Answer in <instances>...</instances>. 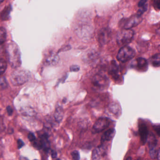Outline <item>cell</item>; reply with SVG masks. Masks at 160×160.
I'll return each instance as SVG.
<instances>
[{
	"mask_svg": "<svg viewBox=\"0 0 160 160\" xmlns=\"http://www.w3.org/2000/svg\"><path fill=\"white\" fill-rule=\"evenodd\" d=\"M135 54V52L132 48L126 45L123 46L119 50L117 54V58L119 62L126 63L132 59Z\"/></svg>",
	"mask_w": 160,
	"mask_h": 160,
	"instance_id": "5",
	"label": "cell"
},
{
	"mask_svg": "<svg viewBox=\"0 0 160 160\" xmlns=\"http://www.w3.org/2000/svg\"><path fill=\"white\" fill-rule=\"evenodd\" d=\"M147 141H148V145L149 149L150 155L152 159H154L156 157L157 153V151L156 150L157 139L153 134H151Z\"/></svg>",
	"mask_w": 160,
	"mask_h": 160,
	"instance_id": "9",
	"label": "cell"
},
{
	"mask_svg": "<svg viewBox=\"0 0 160 160\" xmlns=\"http://www.w3.org/2000/svg\"><path fill=\"white\" fill-rule=\"evenodd\" d=\"M59 57L57 54L54 53H51L46 58V62L49 65H54L58 63Z\"/></svg>",
	"mask_w": 160,
	"mask_h": 160,
	"instance_id": "14",
	"label": "cell"
},
{
	"mask_svg": "<svg viewBox=\"0 0 160 160\" xmlns=\"http://www.w3.org/2000/svg\"><path fill=\"white\" fill-rule=\"evenodd\" d=\"M9 63L12 67L16 68L20 66V52L18 46L15 44L11 43L8 45L7 48Z\"/></svg>",
	"mask_w": 160,
	"mask_h": 160,
	"instance_id": "1",
	"label": "cell"
},
{
	"mask_svg": "<svg viewBox=\"0 0 160 160\" xmlns=\"http://www.w3.org/2000/svg\"><path fill=\"white\" fill-rule=\"evenodd\" d=\"M64 116V110L62 107L58 106L57 108L54 112L55 119L56 122L60 123L63 120Z\"/></svg>",
	"mask_w": 160,
	"mask_h": 160,
	"instance_id": "17",
	"label": "cell"
},
{
	"mask_svg": "<svg viewBox=\"0 0 160 160\" xmlns=\"http://www.w3.org/2000/svg\"><path fill=\"white\" fill-rule=\"evenodd\" d=\"M126 160H132V158L131 157H128Z\"/></svg>",
	"mask_w": 160,
	"mask_h": 160,
	"instance_id": "37",
	"label": "cell"
},
{
	"mask_svg": "<svg viewBox=\"0 0 160 160\" xmlns=\"http://www.w3.org/2000/svg\"><path fill=\"white\" fill-rule=\"evenodd\" d=\"M134 34V32L131 29H124L121 30L117 34V43L119 45L126 46L132 41Z\"/></svg>",
	"mask_w": 160,
	"mask_h": 160,
	"instance_id": "4",
	"label": "cell"
},
{
	"mask_svg": "<svg viewBox=\"0 0 160 160\" xmlns=\"http://www.w3.org/2000/svg\"><path fill=\"white\" fill-rule=\"evenodd\" d=\"M51 156H52V158H55L57 156V154L56 152L54 150H52L51 151Z\"/></svg>",
	"mask_w": 160,
	"mask_h": 160,
	"instance_id": "33",
	"label": "cell"
},
{
	"mask_svg": "<svg viewBox=\"0 0 160 160\" xmlns=\"http://www.w3.org/2000/svg\"><path fill=\"white\" fill-rule=\"evenodd\" d=\"M114 132L115 130L113 128L109 129L105 132L101 137V142H104L111 140L114 136Z\"/></svg>",
	"mask_w": 160,
	"mask_h": 160,
	"instance_id": "15",
	"label": "cell"
},
{
	"mask_svg": "<svg viewBox=\"0 0 160 160\" xmlns=\"http://www.w3.org/2000/svg\"><path fill=\"white\" fill-rule=\"evenodd\" d=\"M151 63L154 67L160 66V54H157L153 56L150 58Z\"/></svg>",
	"mask_w": 160,
	"mask_h": 160,
	"instance_id": "18",
	"label": "cell"
},
{
	"mask_svg": "<svg viewBox=\"0 0 160 160\" xmlns=\"http://www.w3.org/2000/svg\"><path fill=\"white\" fill-rule=\"evenodd\" d=\"M142 20L141 16L136 14L124 20L121 25L124 29H131L140 24Z\"/></svg>",
	"mask_w": 160,
	"mask_h": 160,
	"instance_id": "7",
	"label": "cell"
},
{
	"mask_svg": "<svg viewBox=\"0 0 160 160\" xmlns=\"http://www.w3.org/2000/svg\"><path fill=\"white\" fill-rule=\"evenodd\" d=\"M109 81L107 76L102 73H99L93 77L92 84L94 89L96 90H103L109 86Z\"/></svg>",
	"mask_w": 160,
	"mask_h": 160,
	"instance_id": "2",
	"label": "cell"
},
{
	"mask_svg": "<svg viewBox=\"0 0 160 160\" xmlns=\"http://www.w3.org/2000/svg\"><path fill=\"white\" fill-rule=\"evenodd\" d=\"M156 157H157V160H160V148L159 149V150L157 151V155H156Z\"/></svg>",
	"mask_w": 160,
	"mask_h": 160,
	"instance_id": "34",
	"label": "cell"
},
{
	"mask_svg": "<svg viewBox=\"0 0 160 160\" xmlns=\"http://www.w3.org/2000/svg\"><path fill=\"white\" fill-rule=\"evenodd\" d=\"M110 125V120L106 118H100L97 120L92 128V133H99L106 129Z\"/></svg>",
	"mask_w": 160,
	"mask_h": 160,
	"instance_id": "6",
	"label": "cell"
},
{
	"mask_svg": "<svg viewBox=\"0 0 160 160\" xmlns=\"http://www.w3.org/2000/svg\"><path fill=\"white\" fill-rule=\"evenodd\" d=\"M71 155L73 160H80V155L79 152L78 151L75 150L72 152Z\"/></svg>",
	"mask_w": 160,
	"mask_h": 160,
	"instance_id": "23",
	"label": "cell"
},
{
	"mask_svg": "<svg viewBox=\"0 0 160 160\" xmlns=\"http://www.w3.org/2000/svg\"><path fill=\"white\" fill-rule=\"evenodd\" d=\"M139 132L141 142L145 144L148 141L149 137V130L146 125L144 123H141L139 125Z\"/></svg>",
	"mask_w": 160,
	"mask_h": 160,
	"instance_id": "10",
	"label": "cell"
},
{
	"mask_svg": "<svg viewBox=\"0 0 160 160\" xmlns=\"http://www.w3.org/2000/svg\"><path fill=\"white\" fill-rule=\"evenodd\" d=\"M140 8H140V10L138 11L137 14L140 15V16H141V15H142L144 12L146 11V10H147V6L144 5V6L140 7Z\"/></svg>",
	"mask_w": 160,
	"mask_h": 160,
	"instance_id": "26",
	"label": "cell"
},
{
	"mask_svg": "<svg viewBox=\"0 0 160 160\" xmlns=\"http://www.w3.org/2000/svg\"><path fill=\"white\" fill-rule=\"evenodd\" d=\"M30 75L26 71L16 70L11 75V81L13 85L20 86L25 84L29 79Z\"/></svg>",
	"mask_w": 160,
	"mask_h": 160,
	"instance_id": "3",
	"label": "cell"
},
{
	"mask_svg": "<svg viewBox=\"0 0 160 160\" xmlns=\"http://www.w3.org/2000/svg\"><path fill=\"white\" fill-rule=\"evenodd\" d=\"M104 149L102 145L94 149L92 151V160H99L104 153Z\"/></svg>",
	"mask_w": 160,
	"mask_h": 160,
	"instance_id": "13",
	"label": "cell"
},
{
	"mask_svg": "<svg viewBox=\"0 0 160 160\" xmlns=\"http://www.w3.org/2000/svg\"><path fill=\"white\" fill-rule=\"evenodd\" d=\"M109 73L114 79L117 80L119 77V68L115 61L111 62L110 66Z\"/></svg>",
	"mask_w": 160,
	"mask_h": 160,
	"instance_id": "11",
	"label": "cell"
},
{
	"mask_svg": "<svg viewBox=\"0 0 160 160\" xmlns=\"http://www.w3.org/2000/svg\"><path fill=\"white\" fill-rule=\"evenodd\" d=\"M33 146L36 149L38 150H40L42 149V142L41 140L36 141V140L35 141H34Z\"/></svg>",
	"mask_w": 160,
	"mask_h": 160,
	"instance_id": "22",
	"label": "cell"
},
{
	"mask_svg": "<svg viewBox=\"0 0 160 160\" xmlns=\"http://www.w3.org/2000/svg\"><path fill=\"white\" fill-rule=\"evenodd\" d=\"M141 160V159H140V158H139V159H137V160Z\"/></svg>",
	"mask_w": 160,
	"mask_h": 160,
	"instance_id": "38",
	"label": "cell"
},
{
	"mask_svg": "<svg viewBox=\"0 0 160 160\" xmlns=\"http://www.w3.org/2000/svg\"><path fill=\"white\" fill-rule=\"evenodd\" d=\"M6 109H7V113H8V115H9V116H11V115H12L13 112L11 107V106H8L7 107Z\"/></svg>",
	"mask_w": 160,
	"mask_h": 160,
	"instance_id": "31",
	"label": "cell"
},
{
	"mask_svg": "<svg viewBox=\"0 0 160 160\" xmlns=\"http://www.w3.org/2000/svg\"><path fill=\"white\" fill-rule=\"evenodd\" d=\"M153 4L155 9L160 10V0H153Z\"/></svg>",
	"mask_w": 160,
	"mask_h": 160,
	"instance_id": "25",
	"label": "cell"
},
{
	"mask_svg": "<svg viewBox=\"0 0 160 160\" xmlns=\"http://www.w3.org/2000/svg\"></svg>",
	"mask_w": 160,
	"mask_h": 160,
	"instance_id": "40",
	"label": "cell"
},
{
	"mask_svg": "<svg viewBox=\"0 0 160 160\" xmlns=\"http://www.w3.org/2000/svg\"><path fill=\"white\" fill-rule=\"evenodd\" d=\"M17 148L18 149H21L22 147H24V141H23L21 139H18L17 140Z\"/></svg>",
	"mask_w": 160,
	"mask_h": 160,
	"instance_id": "30",
	"label": "cell"
},
{
	"mask_svg": "<svg viewBox=\"0 0 160 160\" xmlns=\"http://www.w3.org/2000/svg\"><path fill=\"white\" fill-rule=\"evenodd\" d=\"M8 82L5 77H0V90H4L8 87Z\"/></svg>",
	"mask_w": 160,
	"mask_h": 160,
	"instance_id": "21",
	"label": "cell"
},
{
	"mask_svg": "<svg viewBox=\"0 0 160 160\" xmlns=\"http://www.w3.org/2000/svg\"><path fill=\"white\" fill-rule=\"evenodd\" d=\"M7 67V62L4 59H0V76L6 71Z\"/></svg>",
	"mask_w": 160,
	"mask_h": 160,
	"instance_id": "20",
	"label": "cell"
},
{
	"mask_svg": "<svg viewBox=\"0 0 160 160\" xmlns=\"http://www.w3.org/2000/svg\"><path fill=\"white\" fill-rule=\"evenodd\" d=\"M111 32L108 28H105L101 29L98 34V42L101 45H105L110 41Z\"/></svg>",
	"mask_w": 160,
	"mask_h": 160,
	"instance_id": "8",
	"label": "cell"
},
{
	"mask_svg": "<svg viewBox=\"0 0 160 160\" xmlns=\"http://www.w3.org/2000/svg\"><path fill=\"white\" fill-rule=\"evenodd\" d=\"M56 160H60V159H57Z\"/></svg>",
	"mask_w": 160,
	"mask_h": 160,
	"instance_id": "39",
	"label": "cell"
},
{
	"mask_svg": "<svg viewBox=\"0 0 160 160\" xmlns=\"http://www.w3.org/2000/svg\"><path fill=\"white\" fill-rule=\"evenodd\" d=\"M80 68V67L79 66L76 65H72L70 67V71H72V72H78V71H79Z\"/></svg>",
	"mask_w": 160,
	"mask_h": 160,
	"instance_id": "28",
	"label": "cell"
},
{
	"mask_svg": "<svg viewBox=\"0 0 160 160\" xmlns=\"http://www.w3.org/2000/svg\"><path fill=\"white\" fill-rule=\"evenodd\" d=\"M19 160H29L28 158H26V157H24V156H20V158H19Z\"/></svg>",
	"mask_w": 160,
	"mask_h": 160,
	"instance_id": "35",
	"label": "cell"
},
{
	"mask_svg": "<svg viewBox=\"0 0 160 160\" xmlns=\"http://www.w3.org/2000/svg\"><path fill=\"white\" fill-rule=\"evenodd\" d=\"M28 139L31 142H33V141H35L36 140V138L34 134V133H32V132H30V133L28 134Z\"/></svg>",
	"mask_w": 160,
	"mask_h": 160,
	"instance_id": "27",
	"label": "cell"
},
{
	"mask_svg": "<svg viewBox=\"0 0 160 160\" xmlns=\"http://www.w3.org/2000/svg\"><path fill=\"white\" fill-rule=\"evenodd\" d=\"M156 33H157L159 36H160V27L156 30Z\"/></svg>",
	"mask_w": 160,
	"mask_h": 160,
	"instance_id": "36",
	"label": "cell"
},
{
	"mask_svg": "<svg viewBox=\"0 0 160 160\" xmlns=\"http://www.w3.org/2000/svg\"><path fill=\"white\" fill-rule=\"evenodd\" d=\"M147 1L148 0H140L139 3H138V6L139 7H141L144 6V5H145V3L147 2Z\"/></svg>",
	"mask_w": 160,
	"mask_h": 160,
	"instance_id": "32",
	"label": "cell"
},
{
	"mask_svg": "<svg viewBox=\"0 0 160 160\" xmlns=\"http://www.w3.org/2000/svg\"><path fill=\"white\" fill-rule=\"evenodd\" d=\"M117 108H118V107H117V105H115V104H111L110 106L109 107V110L110 112H112L113 113H117V112H118V110H117Z\"/></svg>",
	"mask_w": 160,
	"mask_h": 160,
	"instance_id": "24",
	"label": "cell"
},
{
	"mask_svg": "<svg viewBox=\"0 0 160 160\" xmlns=\"http://www.w3.org/2000/svg\"><path fill=\"white\" fill-rule=\"evenodd\" d=\"M7 32L3 27H0V45L6 41Z\"/></svg>",
	"mask_w": 160,
	"mask_h": 160,
	"instance_id": "19",
	"label": "cell"
},
{
	"mask_svg": "<svg viewBox=\"0 0 160 160\" xmlns=\"http://www.w3.org/2000/svg\"><path fill=\"white\" fill-rule=\"evenodd\" d=\"M134 67L141 71H146L148 69V63L145 58H139L135 60Z\"/></svg>",
	"mask_w": 160,
	"mask_h": 160,
	"instance_id": "12",
	"label": "cell"
},
{
	"mask_svg": "<svg viewBox=\"0 0 160 160\" xmlns=\"http://www.w3.org/2000/svg\"><path fill=\"white\" fill-rule=\"evenodd\" d=\"M153 128L157 135L160 137V125H154L153 126Z\"/></svg>",
	"mask_w": 160,
	"mask_h": 160,
	"instance_id": "29",
	"label": "cell"
},
{
	"mask_svg": "<svg viewBox=\"0 0 160 160\" xmlns=\"http://www.w3.org/2000/svg\"><path fill=\"white\" fill-rule=\"evenodd\" d=\"M11 5L6 6L0 14V18L2 20H8L10 18V13L11 11Z\"/></svg>",
	"mask_w": 160,
	"mask_h": 160,
	"instance_id": "16",
	"label": "cell"
}]
</instances>
